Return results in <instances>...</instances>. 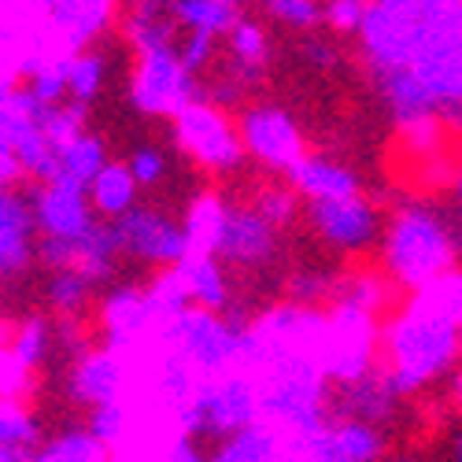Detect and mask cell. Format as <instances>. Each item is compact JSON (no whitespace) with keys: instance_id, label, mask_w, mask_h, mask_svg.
<instances>
[{"instance_id":"1","label":"cell","mask_w":462,"mask_h":462,"mask_svg":"<svg viewBox=\"0 0 462 462\" xmlns=\"http://www.w3.org/2000/svg\"><path fill=\"white\" fill-rule=\"evenodd\" d=\"M134 189H137V181L130 178V171L111 167V171H104V174L97 178L93 200H97V208H100L104 215H119V211L134 200Z\"/></svg>"}]
</instances>
